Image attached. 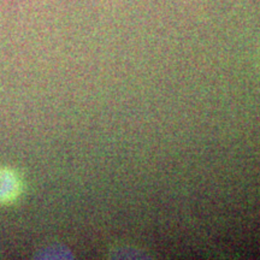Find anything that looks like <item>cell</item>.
<instances>
[{
    "mask_svg": "<svg viewBox=\"0 0 260 260\" xmlns=\"http://www.w3.org/2000/svg\"><path fill=\"white\" fill-rule=\"evenodd\" d=\"M21 193V182L12 171L0 169V204L15 200Z\"/></svg>",
    "mask_w": 260,
    "mask_h": 260,
    "instance_id": "6da1fadb",
    "label": "cell"
}]
</instances>
